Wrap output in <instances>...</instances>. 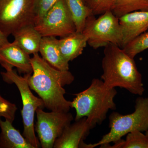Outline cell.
Segmentation results:
<instances>
[{"instance_id": "cell-19", "label": "cell", "mask_w": 148, "mask_h": 148, "mask_svg": "<svg viewBox=\"0 0 148 148\" xmlns=\"http://www.w3.org/2000/svg\"><path fill=\"white\" fill-rule=\"evenodd\" d=\"M102 148H148V136L139 130H134L127 134L125 140L121 139L113 145L108 144Z\"/></svg>"}, {"instance_id": "cell-25", "label": "cell", "mask_w": 148, "mask_h": 148, "mask_svg": "<svg viewBox=\"0 0 148 148\" xmlns=\"http://www.w3.org/2000/svg\"><path fill=\"white\" fill-rule=\"evenodd\" d=\"M146 135H148V130H147V131H146Z\"/></svg>"}, {"instance_id": "cell-23", "label": "cell", "mask_w": 148, "mask_h": 148, "mask_svg": "<svg viewBox=\"0 0 148 148\" xmlns=\"http://www.w3.org/2000/svg\"><path fill=\"white\" fill-rule=\"evenodd\" d=\"M17 110L16 105L3 98L0 93V117L13 123Z\"/></svg>"}, {"instance_id": "cell-1", "label": "cell", "mask_w": 148, "mask_h": 148, "mask_svg": "<svg viewBox=\"0 0 148 148\" xmlns=\"http://www.w3.org/2000/svg\"><path fill=\"white\" fill-rule=\"evenodd\" d=\"M32 75H24L29 87L42 99L45 108L51 111L69 112L71 101H67L64 86L70 85L75 78L69 71L53 68L38 53L31 58Z\"/></svg>"}, {"instance_id": "cell-9", "label": "cell", "mask_w": 148, "mask_h": 148, "mask_svg": "<svg viewBox=\"0 0 148 148\" xmlns=\"http://www.w3.org/2000/svg\"><path fill=\"white\" fill-rule=\"evenodd\" d=\"M35 27L42 37L62 38L76 32L64 0H58Z\"/></svg>"}, {"instance_id": "cell-24", "label": "cell", "mask_w": 148, "mask_h": 148, "mask_svg": "<svg viewBox=\"0 0 148 148\" xmlns=\"http://www.w3.org/2000/svg\"><path fill=\"white\" fill-rule=\"evenodd\" d=\"M9 42L8 37L0 29V46L7 43Z\"/></svg>"}, {"instance_id": "cell-18", "label": "cell", "mask_w": 148, "mask_h": 148, "mask_svg": "<svg viewBox=\"0 0 148 148\" xmlns=\"http://www.w3.org/2000/svg\"><path fill=\"white\" fill-rule=\"evenodd\" d=\"M111 10L118 18L132 12L148 11V0H114Z\"/></svg>"}, {"instance_id": "cell-10", "label": "cell", "mask_w": 148, "mask_h": 148, "mask_svg": "<svg viewBox=\"0 0 148 148\" xmlns=\"http://www.w3.org/2000/svg\"><path fill=\"white\" fill-rule=\"evenodd\" d=\"M29 55L15 41L0 46V64L5 69L15 67L20 74L32 73L33 69Z\"/></svg>"}, {"instance_id": "cell-7", "label": "cell", "mask_w": 148, "mask_h": 148, "mask_svg": "<svg viewBox=\"0 0 148 148\" xmlns=\"http://www.w3.org/2000/svg\"><path fill=\"white\" fill-rule=\"evenodd\" d=\"M35 0H0V29L8 37L29 25H34Z\"/></svg>"}, {"instance_id": "cell-14", "label": "cell", "mask_w": 148, "mask_h": 148, "mask_svg": "<svg viewBox=\"0 0 148 148\" xmlns=\"http://www.w3.org/2000/svg\"><path fill=\"white\" fill-rule=\"evenodd\" d=\"M87 41V37L83 33L77 32L61 38L58 44L61 54L68 62L73 61L82 54Z\"/></svg>"}, {"instance_id": "cell-11", "label": "cell", "mask_w": 148, "mask_h": 148, "mask_svg": "<svg viewBox=\"0 0 148 148\" xmlns=\"http://www.w3.org/2000/svg\"><path fill=\"white\" fill-rule=\"evenodd\" d=\"M119 18L122 48L148 29V11L132 12Z\"/></svg>"}, {"instance_id": "cell-16", "label": "cell", "mask_w": 148, "mask_h": 148, "mask_svg": "<svg viewBox=\"0 0 148 148\" xmlns=\"http://www.w3.org/2000/svg\"><path fill=\"white\" fill-rule=\"evenodd\" d=\"M12 36L19 46L30 55L38 53L42 37L34 25H29L21 28Z\"/></svg>"}, {"instance_id": "cell-22", "label": "cell", "mask_w": 148, "mask_h": 148, "mask_svg": "<svg viewBox=\"0 0 148 148\" xmlns=\"http://www.w3.org/2000/svg\"><path fill=\"white\" fill-rule=\"evenodd\" d=\"M93 15H101L111 10L114 0H84Z\"/></svg>"}, {"instance_id": "cell-12", "label": "cell", "mask_w": 148, "mask_h": 148, "mask_svg": "<svg viewBox=\"0 0 148 148\" xmlns=\"http://www.w3.org/2000/svg\"><path fill=\"white\" fill-rule=\"evenodd\" d=\"M95 126L83 117L68 125L61 136L56 141L54 148L81 147L84 140L89 134L90 130Z\"/></svg>"}, {"instance_id": "cell-20", "label": "cell", "mask_w": 148, "mask_h": 148, "mask_svg": "<svg viewBox=\"0 0 148 148\" xmlns=\"http://www.w3.org/2000/svg\"><path fill=\"white\" fill-rule=\"evenodd\" d=\"M122 49L127 54L133 58L139 53L148 49V31L144 32Z\"/></svg>"}, {"instance_id": "cell-13", "label": "cell", "mask_w": 148, "mask_h": 148, "mask_svg": "<svg viewBox=\"0 0 148 148\" xmlns=\"http://www.w3.org/2000/svg\"><path fill=\"white\" fill-rule=\"evenodd\" d=\"M58 40L55 37H43L39 52L41 57L53 68L60 71H69V62L61 54Z\"/></svg>"}, {"instance_id": "cell-3", "label": "cell", "mask_w": 148, "mask_h": 148, "mask_svg": "<svg viewBox=\"0 0 148 148\" xmlns=\"http://www.w3.org/2000/svg\"><path fill=\"white\" fill-rule=\"evenodd\" d=\"M117 94L114 88H109L102 79L94 78L90 86L79 93L71 101L75 110V120L86 117L94 126L102 124L110 110L116 109L114 99Z\"/></svg>"}, {"instance_id": "cell-8", "label": "cell", "mask_w": 148, "mask_h": 148, "mask_svg": "<svg viewBox=\"0 0 148 148\" xmlns=\"http://www.w3.org/2000/svg\"><path fill=\"white\" fill-rule=\"evenodd\" d=\"M36 113L37 121L35 130L41 147L53 148L56 140L73 120V115L69 112L51 111L47 112L40 108L37 109Z\"/></svg>"}, {"instance_id": "cell-2", "label": "cell", "mask_w": 148, "mask_h": 148, "mask_svg": "<svg viewBox=\"0 0 148 148\" xmlns=\"http://www.w3.org/2000/svg\"><path fill=\"white\" fill-rule=\"evenodd\" d=\"M104 48L101 76L104 84L109 88H123L142 96L145 91L143 77L134 58L116 45L110 44Z\"/></svg>"}, {"instance_id": "cell-17", "label": "cell", "mask_w": 148, "mask_h": 148, "mask_svg": "<svg viewBox=\"0 0 148 148\" xmlns=\"http://www.w3.org/2000/svg\"><path fill=\"white\" fill-rule=\"evenodd\" d=\"M75 27L76 31L82 33L87 18L92 14L84 0H64Z\"/></svg>"}, {"instance_id": "cell-21", "label": "cell", "mask_w": 148, "mask_h": 148, "mask_svg": "<svg viewBox=\"0 0 148 148\" xmlns=\"http://www.w3.org/2000/svg\"><path fill=\"white\" fill-rule=\"evenodd\" d=\"M58 0H35L34 7V25L39 23L44 16L55 5Z\"/></svg>"}, {"instance_id": "cell-15", "label": "cell", "mask_w": 148, "mask_h": 148, "mask_svg": "<svg viewBox=\"0 0 148 148\" xmlns=\"http://www.w3.org/2000/svg\"><path fill=\"white\" fill-rule=\"evenodd\" d=\"M12 124L0 117V148H34Z\"/></svg>"}, {"instance_id": "cell-5", "label": "cell", "mask_w": 148, "mask_h": 148, "mask_svg": "<svg viewBox=\"0 0 148 148\" xmlns=\"http://www.w3.org/2000/svg\"><path fill=\"white\" fill-rule=\"evenodd\" d=\"M5 70V72L1 73L3 79L8 83L16 85L21 95L23 104L21 114L24 127L23 136L34 148H39L40 145L35 134V114L37 109L45 108L44 103L41 98L33 94L25 76L19 75L12 69Z\"/></svg>"}, {"instance_id": "cell-4", "label": "cell", "mask_w": 148, "mask_h": 148, "mask_svg": "<svg viewBox=\"0 0 148 148\" xmlns=\"http://www.w3.org/2000/svg\"><path fill=\"white\" fill-rule=\"evenodd\" d=\"M135 111L132 113L122 115L113 112L109 116L110 132L104 135L94 147L100 148L110 143H114L134 130L146 132L148 130V96L140 97L135 102Z\"/></svg>"}, {"instance_id": "cell-6", "label": "cell", "mask_w": 148, "mask_h": 148, "mask_svg": "<svg viewBox=\"0 0 148 148\" xmlns=\"http://www.w3.org/2000/svg\"><path fill=\"white\" fill-rule=\"evenodd\" d=\"M92 14L87 18L82 33L87 38V44L96 49L110 44L121 47V36L119 18L111 10L95 18Z\"/></svg>"}]
</instances>
